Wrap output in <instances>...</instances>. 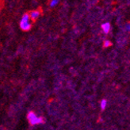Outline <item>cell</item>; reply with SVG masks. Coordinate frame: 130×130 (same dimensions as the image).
Here are the masks:
<instances>
[{
    "instance_id": "6da1fadb",
    "label": "cell",
    "mask_w": 130,
    "mask_h": 130,
    "mask_svg": "<svg viewBox=\"0 0 130 130\" xmlns=\"http://www.w3.org/2000/svg\"><path fill=\"white\" fill-rule=\"evenodd\" d=\"M27 119L29 122L30 123V125H40L43 124L44 122V120L41 117H38L34 112L30 111L27 114Z\"/></svg>"
},
{
    "instance_id": "7a4b0ae2",
    "label": "cell",
    "mask_w": 130,
    "mask_h": 130,
    "mask_svg": "<svg viewBox=\"0 0 130 130\" xmlns=\"http://www.w3.org/2000/svg\"><path fill=\"white\" fill-rule=\"evenodd\" d=\"M30 18H29V14H23V16L21 18L20 21V28L23 30V31H29L31 27H32V24L29 22Z\"/></svg>"
},
{
    "instance_id": "ba28073f",
    "label": "cell",
    "mask_w": 130,
    "mask_h": 130,
    "mask_svg": "<svg viewBox=\"0 0 130 130\" xmlns=\"http://www.w3.org/2000/svg\"><path fill=\"white\" fill-rule=\"evenodd\" d=\"M125 29H126L128 32H130V23H127V24L125 25Z\"/></svg>"
},
{
    "instance_id": "3957f363",
    "label": "cell",
    "mask_w": 130,
    "mask_h": 130,
    "mask_svg": "<svg viewBox=\"0 0 130 130\" xmlns=\"http://www.w3.org/2000/svg\"><path fill=\"white\" fill-rule=\"evenodd\" d=\"M110 29H111V25H110V24L109 22H105L102 25V29L104 34H107L110 31Z\"/></svg>"
},
{
    "instance_id": "52a82bcc",
    "label": "cell",
    "mask_w": 130,
    "mask_h": 130,
    "mask_svg": "<svg viewBox=\"0 0 130 130\" xmlns=\"http://www.w3.org/2000/svg\"><path fill=\"white\" fill-rule=\"evenodd\" d=\"M110 45H111V41H110L109 40H105L103 42V46L105 48H108L109 47Z\"/></svg>"
},
{
    "instance_id": "5b68a950",
    "label": "cell",
    "mask_w": 130,
    "mask_h": 130,
    "mask_svg": "<svg viewBox=\"0 0 130 130\" xmlns=\"http://www.w3.org/2000/svg\"><path fill=\"white\" fill-rule=\"evenodd\" d=\"M107 106V101L106 99H102L101 101V103H100V106H101V109H105L106 107Z\"/></svg>"
},
{
    "instance_id": "277c9868",
    "label": "cell",
    "mask_w": 130,
    "mask_h": 130,
    "mask_svg": "<svg viewBox=\"0 0 130 130\" xmlns=\"http://www.w3.org/2000/svg\"><path fill=\"white\" fill-rule=\"evenodd\" d=\"M41 14V13L39 10H32L30 12V14H29V18L31 20H36L37 18H39V16H40Z\"/></svg>"
},
{
    "instance_id": "8992f818",
    "label": "cell",
    "mask_w": 130,
    "mask_h": 130,
    "mask_svg": "<svg viewBox=\"0 0 130 130\" xmlns=\"http://www.w3.org/2000/svg\"><path fill=\"white\" fill-rule=\"evenodd\" d=\"M59 2H60V0H51L49 5L51 7H54V6H56L58 3H59Z\"/></svg>"
}]
</instances>
